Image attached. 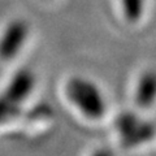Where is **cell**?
Instances as JSON below:
<instances>
[{
    "label": "cell",
    "instance_id": "cell-1",
    "mask_svg": "<svg viewBox=\"0 0 156 156\" xmlns=\"http://www.w3.org/2000/svg\"><path fill=\"white\" fill-rule=\"evenodd\" d=\"M35 86V76L29 69H20L7 89L0 94V125L14 119L21 112L22 103Z\"/></svg>",
    "mask_w": 156,
    "mask_h": 156
},
{
    "label": "cell",
    "instance_id": "cell-2",
    "mask_svg": "<svg viewBox=\"0 0 156 156\" xmlns=\"http://www.w3.org/2000/svg\"><path fill=\"white\" fill-rule=\"evenodd\" d=\"M68 98L90 119H100L105 112V101L94 82L82 77H73L66 83Z\"/></svg>",
    "mask_w": 156,
    "mask_h": 156
},
{
    "label": "cell",
    "instance_id": "cell-3",
    "mask_svg": "<svg viewBox=\"0 0 156 156\" xmlns=\"http://www.w3.org/2000/svg\"><path fill=\"white\" fill-rule=\"evenodd\" d=\"M115 125L119 130L121 144L124 147H135L146 143L152 139L156 133V126L152 122L139 119L131 112H124L119 115Z\"/></svg>",
    "mask_w": 156,
    "mask_h": 156
},
{
    "label": "cell",
    "instance_id": "cell-4",
    "mask_svg": "<svg viewBox=\"0 0 156 156\" xmlns=\"http://www.w3.org/2000/svg\"><path fill=\"white\" fill-rule=\"evenodd\" d=\"M29 35V25L23 20L9 22L0 38V58L11 60L20 52Z\"/></svg>",
    "mask_w": 156,
    "mask_h": 156
},
{
    "label": "cell",
    "instance_id": "cell-5",
    "mask_svg": "<svg viewBox=\"0 0 156 156\" xmlns=\"http://www.w3.org/2000/svg\"><path fill=\"white\" fill-rule=\"evenodd\" d=\"M136 103L143 108L152 105L156 100V72L147 70L140 76L136 86Z\"/></svg>",
    "mask_w": 156,
    "mask_h": 156
},
{
    "label": "cell",
    "instance_id": "cell-6",
    "mask_svg": "<svg viewBox=\"0 0 156 156\" xmlns=\"http://www.w3.org/2000/svg\"><path fill=\"white\" fill-rule=\"evenodd\" d=\"M125 17L131 22H135L140 18L143 13L144 0H121Z\"/></svg>",
    "mask_w": 156,
    "mask_h": 156
}]
</instances>
